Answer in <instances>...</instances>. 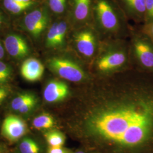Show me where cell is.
Wrapping results in <instances>:
<instances>
[{
	"label": "cell",
	"instance_id": "1",
	"mask_svg": "<svg viewBox=\"0 0 153 153\" xmlns=\"http://www.w3.org/2000/svg\"><path fill=\"white\" fill-rule=\"evenodd\" d=\"M68 127L86 152L153 153V73L132 67L82 83Z\"/></svg>",
	"mask_w": 153,
	"mask_h": 153
},
{
	"label": "cell",
	"instance_id": "2",
	"mask_svg": "<svg viewBox=\"0 0 153 153\" xmlns=\"http://www.w3.org/2000/svg\"><path fill=\"white\" fill-rule=\"evenodd\" d=\"M130 44L120 40L105 42L99 47L91 65L93 76H104L132 68Z\"/></svg>",
	"mask_w": 153,
	"mask_h": 153
},
{
	"label": "cell",
	"instance_id": "3",
	"mask_svg": "<svg viewBox=\"0 0 153 153\" xmlns=\"http://www.w3.org/2000/svg\"><path fill=\"white\" fill-rule=\"evenodd\" d=\"M93 16L100 31L107 35H115L123 25L119 6L112 0H93Z\"/></svg>",
	"mask_w": 153,
	"mask_h": 153
},
{
	"label": "cell",
	"instance_id": "4",
	"mask_svg": "<svg viewBox=\"0 0 153 153\" xmlns=\"http://www.w3.org/2000/svg\"><path fill=\"white\" fill-rule=\"evenodd\" d=\"M130 47L133 67L153 73V42L141 29L132 33Z\"/></svg>",
	"mask_w": 153,
	"mask_h": 153
},
{
	"label": "cell",
	"instance_id": "5",
	"mask_svg": "<svg viewBox=\"0 0 153 153\" xmlns=\"http://www.w3.org/2000/svg\"><path fill=\"white\" fill-rule=\"evenodd\" d=\"M47 64L56 75L70 82L82 84L89 81L93 77L81 64L71 59L53 57L47 60Z\"/></svg>",
	"mask_w": 153,
	"mask_h": 153
},
{
	"label": "cell",
	"instance_id": "6",
	"mask_svg": "<svg viewBox=\"0 0 153 153\" xmlns=\"http://www.w3.org/2000/svg\"><path fill=\"white\" fill-rule=\"evenodd\" d=\"M75 48L77 52L85 58L91 59L98 51V35L91 28H82L73 36Z\"/></svg>",
	"mask_w": 153,
	"mask_h": 153
},
{
	"label": "cell",
	"instance_id": "7",
	"mask_svg": "<svg viewBox=\"0 0 153 153\" xmlns=\"http://www.w3.org/2000/svg\"><path fill=\"white\" fill-rule=\"evenodd\" d=\"M49 22L47 9L45 7H41L26 16L24 19V26L33 38H38L47 27Z\"/></svg>",
	"mask_w": 153,
	"mask_h": 153
},
{
	"label": "cell",
	"instance_id": "8",
	"mask_svg": "<svg viewBox=\"0 0 153 153\" xmlns=\"http://www.w3.org/2000/svg\"><path fill=\"white\" fill-rule=\"evenodd\" d=\"M27 131V126L21 118L8 115L3 121L1 133L3 136L11 142L21 138Z\"/></svg>",
	"mask_w": 153,
	"mask_h": 153
},
{
	"label": "cell",
	"instance_id": "9",
	"mask_svg": "<svg viewBox=\"0 0 153 153\" xmlns=\"http://www.w3.org/2000/svg\"><path fill=\"white\" fill-rule=\"evenodd\" d=\"M69 95L70 89L66 83L56 79L50 81L44 88L43 91L44 100L49 103L62 102Z\"/></svg>",
	"mask_w": 153,
	"mask_h": 153
},
{
	"label": "cell",
	"instance_id": "10",
	"mask_svg": "<svg viewBox=\"0 0 153 153\" xmlns=\"http://www.w3.org/2000/svg\"><path fill=\"white\" fill-rule=\"evenodd\" d=\"M5 48L7 52L16 59H22L29 55L30 49L25 39L19 35H8L5 40Z\"/></svg>",
	"mask_w": 153,
	"mask_h": 153
},
{
	"label": "cell",
	"instance_id": "11",
	"mask_svg": "<svg viewBox=\"0 0 153 153\" xmlns=\"http://www.w3.org/2000/svg\"><path fill=\"white\" fill-rule=\"evenodd\" d=\"M68 25L65 21L55 22L47 32L45 44L49 48H56L62 46L65 40Z\"/></svg>",
	"mask_w": 153,
	"mask_h": 153
},
{
	"label": "cell",
	"instance_id": "12",
	"mask_svg": "<svg viewBox=\"0 0 153 153\" xmlns=\"http://www.w3.org/2000/svg\"><path fill=\"white\" fill-rule=\"evenodd\" d=\"M43 64L34 58H30L25 61L21 68L22 77L29 82H36L40 80L43 76Z\"/></svg>",
	"mask_w": 153,
	"mask_h": 153
},
{
	"label": "cell",
	"instance_id": "13",
	"mask_svg": "<svg viewBox=\"0 0 153 153\" xmlns=\"http://www.w3.org/2000/svg\"><path fill=\"white\" fill-rule=\"evenodd\" d=\"M126 14L137 23L145 22L146 0H119Z\"/></svg>",
	"mask_w": 153,
	"mask_h": 153
},
{
	"label": "cell",
	"instance_id": "14",
	"mask_svg": "<svg viewBox=\"0 0 153 153\" xmlns=\"http://www.w3.org/2000/svg\"><path fill=\"white\" fill-rule=\"evenodd\" d=\"M93 0H73V15L76 22H87L93 13Z\"/></svg>",
	"mask_w": 153,
	"mask_h": 153
},
{
	"label": "cell",
	"instance_id": "15",
	"mask_svg": "<svg viewBox=\"0 0 153 153\" xmlns=\"http://www.w3.org/2000/svg\"><path fill=\"white\" fill-rule=\"evenodd\" d=\"M34 1L23 2L18 0H3V4L7 11L14 14H19L32 7Z\"/></svg>",
	"mask_w": 153,
	"mask_h": 153
},
{
	"label": "cell",
	"instance_id": "16",
	"mask_svg": "<svg viewBox=\"0 0 153 153\" xmlns=\"http://www.w3.org/2000/svg\"><path fill=\"white\" fill-rule=\"evenodd\" d=\"M53 117L48 113H43L33 120V126L38 130H49L55 126Z\"/></svg>",
	"mask_w": 153,
	"mask_h": 153
},
{
	"label": "cell",
	"instance_id": "17",
	"mask_svg": "<svg viewBox=\"0 0 153 153\" xmlns=\"http://www.w3.org/2000/svg\"><path fill=\"white\" fill-rule=\"evenodd\" d=\"M44 136L50 146H63L65 142V134L57 130H48L44 133Z\"/></svg>",
	"mask_w": 153,
	"mask_h": 153
},
{
	"label": "cell",
	"instance_id": "18",
	"mask_svg": "<svg viewBox=\"0 0 153 153\" xmlns=\"http://www.w3.org/2000/svg\"><path fill=\"white\" fill-rule=\"evenodd\" d=\"M35 100H38V98L34 94L30 93H22L11 101V108L14 111H18L25 105Z\"/></svg>",
	"mask_w": 153,
	"mask_h": 153
},
{
	"label": "cell",
	"instance_id": "19",
	"mask_svg": "<svg viewBox=\"0 0 153 153\" xmlns=\"http://www.w3.org/2000/svg\"><path fill=\"white\" fill-rule=\"evenodd\" d=\"M19 150L21 153H39L38 144L30 138H24L19 143Z\"/></svg>",
	"mask_w": 153,
	"mask_h": 153
},
{
	"label": "cell",
	"instance_id": "20",
	"mask_svg": "<svg viewBox=\"0 0 153 153\" xmlns=\"http://www.w3.org/2000/svg\"><path fill=\"white\" fill-rule=\"evenodd\" d=\"M50 9L55 14H60L65 10L66 0H48Z\"/></svg>",
	"mask_w": 153,
	"mask_h": 153
},
{
	"label": "cell",
	"instance_id": "21",
	"mask_svg": "<svg viewBox=\"0 0 153 153\" xmlns=\"http://www.w3.org/2000/svg\"><path fill=\"white\" fill-rule=\"evenodd\" d=\"M12 74L11 67L0 61V85L9 81Z\"/></svg>",
	"mask_w": 153,
	"mask_h": 153
},
{
	"label": "cell",
	"instance_id": "22",
	"mask_svg": "<svg viewBox=\"0 0 153 153\" xmlns=\"http://www.w3.org/2000/svg\"><path fill=\"white\" fill-rule=\"evenodd\" d=\"M153 22V0H146V13L144 23Z\"/></svg>",
	"mask_w": 153,
	"mask_h": 153
},
{
	"label": "cell",
	"instance_id": "23",
	"mask_svg": "<svg viewBox=\"0 0 153 153\" xmlns=\"http://www.w3.org/2000/svg\"><path fill=\"white\" fill-rule=\"evenodd\" d=\"M37 103H38V100H33V102H31L23 106L21 109H19L18 112L21 114H27L35 108Z\"/></svg>",
	"mask_w": 153,
	"mask_h": 153
},
{
	"label": "cell",
	"instance_id": "24",
	"mask_svg": "<svg viewBox=\"0 0 153 153\" xmlns=\"http://www.w3.org/2000/svg\"><path fill=\"white\" fill-rule=\"evenodd\" d=\"M141 29L143 33L148 35L153 42V22L143 24Z\"/></svg>",
	"mask_w": 153,
	"mask_h": 153
},
{
	"label": "cell",
	"instance_id": "25",
	"mask_svg": "<svg viewBox=\"0 0 153 153\" xmlns=\"http://www.w3.org/2000/svg\"><path fill=\"white\" fill-rule=\"evenodd\" d=\"M71 150L63 146H50L48 149L47 153H72Z\"/></svg>",
	"mask_w": 153,
	"mask_h": 153
},
{
	"label": "cell",
	"instance_id": "26",
	"mask_svg": "<svg viewBox=\"0 0 153 153\" xmlns=\"http://www.w3.org/2000/svg\"><path fill=\"white\" fill-rule=\"evenodd\" d=\"M7 95L8 91L5 88L0 87V103L6 98Z\"/></svg>",
	"mask_w": 153,
	"mask_h": 153
},
{
	"label": "cell",
	"instance_id": "27",
	"mask_svg": "<svg viewBox=\"0 0 153 153\" xmlns=\"http://www.w3.org/2000/svg\"><path fill=\"white\" fill-rule=\"evenodd\" d=\"M5 55V51L2 44L0 42V60L2 59Z\"/></svg>",
	"mask_w": 153,
	"mask_h": 153
},
{
	"label": "cell",
	"instance_id": "28",
	"mask_svg": "<svg viewBox=\"0 0 153 153\" xmlns=\"http://www.w3.org/2000/svg\"><path fill=\"white\" fill-rule=\"evenodd\" d=\"M72 153H86V152L85 150H77L76 152Z\"/></svg>",
	"mask_w": 153,
	"mask_h": 153
},
{
	"label": "cell",
	"instance_id": "29",
	"mask_svg": "<svg viewBox=\"0 0 153 153\" xmlns=\"http://www.w3.org/2000/svg\"><path fill=\"white\" fill-rule=\"evenodd\" d=\"M18 1H21V2H30L33 1V0H18Z\"/></svg>",
	"mask_w": 153,
	"mask_h": 153
},
{
	"label": "cell",
	"instance_id": "30",
	"mask_svg": "<svg viewBox=\"0 0 153 153\" xmlns=\"http://www.w3.org/2000/svg\"><path fill=\"white\" fill-rule=\"evenodd\" d=\"M2 16L1 14V13H0V26L2 24Z\"/></svg>",
	"mask_w": 153,
	"mask_h": 153
},
{
	"label": "cell",
	"instance_id": "31",
	"mask_svg": "<svg viewBox=\"0 0 153 153\" xmlns=\"http://www.w3.org/2000/svg\"><path fill=\"white\" fill-rule=\"evenodd\" d=\"M0 153H2V152H1V149H0Z\"/></svg>",
	"mask_w": 153,
	"mask_h": 153
}]
</instances>
